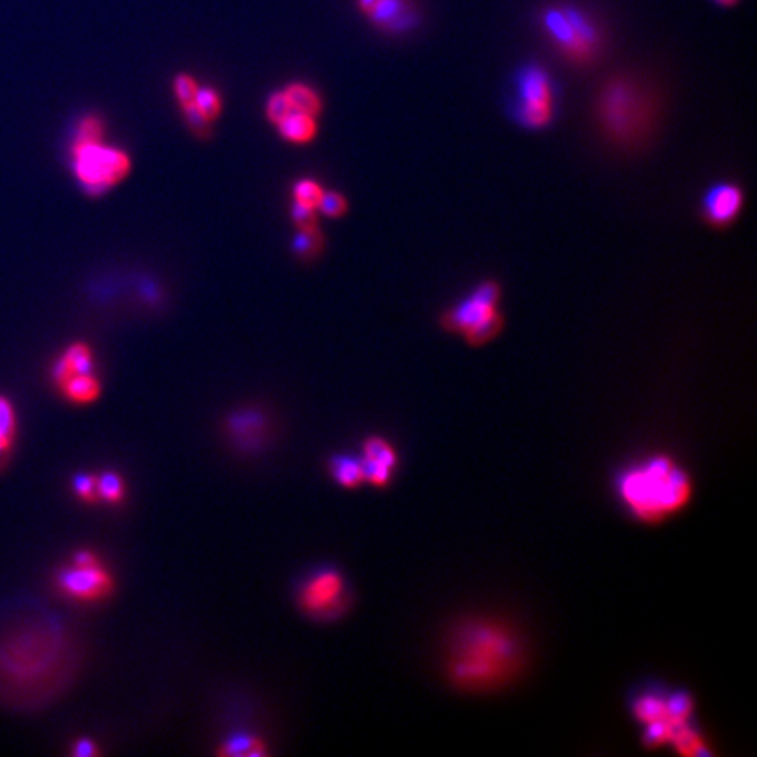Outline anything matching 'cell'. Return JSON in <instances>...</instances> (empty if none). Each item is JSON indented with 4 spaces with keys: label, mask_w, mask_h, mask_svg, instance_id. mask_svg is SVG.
<instances>
[{
    "label": "cell",
    "mask_w": 757,
    "mask_h": 757,
    "mask_svg": "<svg viewBox=\"0 0 757 757\" xmlns=\"http://www.w3.org/2000/svg\"><path fill=\"white\" fill-rule=\"evenodd\" d=\"M524 663V647L509 626L491 619H468L451 632L444 671L463 693H491L511 684Z\"/></svg>",
    "instance_id": "1"
},
{
    "label": "cell",
    "mask_w": 757,
    "mask_h": 757,
    "mask_svg": "<svg viewBox=\"0 0 757 757\" xmlns=\"http://www.w3.org/2000/svg\"><path fill=\"white\" fill-rule=\"evenodd\" d=\"M615 489L630 515L645 524H660L680 514L693 498L688 470L667 455H654L624 468Z\"/></svg>",
    "instance_id": "2"
},
{
    "label": "cell",
    "mask_w": 757,
    "mask_h": 757,
    "mask_svg": "<svg viewBox=\"0 0 757 757\" xmlns=\"http://www.w3.org/2000/svg\"><path fill=\"white\" fill-rule=\"evenodd\" d=\"M596 118L606 137L621 146L642 141L654 118L649 93L628 78L606 81L596 100Z\"/></svg>",
    "instance_id": "3"
},
{
    "label": "cell",
    "mask_w": 757,
    "mask_h": 757,
    "mask_svg": "<svg viewBox=\"0 0 757 757\" xmlns=\"http://www.w3.org/2000/svg\"><path fill=\"white\" fill-rule=\"evenodd\" d=\"M502 288L496 281H485L463 300L440 316V325L449 334L461 335L470 346L479 347L502 334L505 319L498 310Z\"/></svg>",
    "instance_id": "4"
},
{
    "label": "cell",
    "mask_w": 757,
    "mask_h": 757,
    "mask_svg": "<svg viewBox=\"0 0 757 757\" xmlns=\"http://www.w3.org/2000/svg\"><path fill=\"white\" fill-rule=\"evenodd\" d=\"M633 715L645 726V743L660 747L671 743L675 734L689 725L693 715V699L684 691L663 695L660 691H643L633 701Z\"/></svg>",
    "instance_id": "5"
},
{
    "label": "cell",
    "mask_w": 757,
    "mask_h": 757,
    "mask_svg": "<svg viewBox=\"0 0 757 757\" xmlns=\"http://www.w3.org/2000/svg\"><path fill=\"white\" fill-rule=\"evenodd\" d=\"M130 169L132 162L128 154L102 144V139H74L72 171L91 197H98L122 182L130 174Z\"/></svg>",
    "instance_id": "6"
},
{
    "label": "cell",
    "mask_w": 757,
    "mask_h": 757,
    "mask_svg": "<svg viewBox=\"0 0 757 757\" xmlns=\"http://www.w3.org/2000/svg\"><path fill=\"white\" fill-rule=\"evenodd\" d=\"M542 27L550 42L570 60H591L602 44L593 20L577 7H549L542 13Z\"/></svg>",
    "instance_id": "7"
},
{
    "label": "cell",
    "mask_w": 757,
    "mask_h": 757,
    "mask_svg": "<svg viewBox=\"0 0 757 757\" xmlns=\"http://www.w3.org/2000/svg\"><path fill=\"white\" fill-rule=\"evenodd\" d=\"M515 122L530 130L547 128L554 120V85L544 67H522L515 78Z\"/></svg>",
    "instance_id": "8"
},
{
    "label": "cell",
    "mask_w": 757,
    "mask_h": 757,
    "mask_svg": "<svg viewBox=\"0 0 757 757\" xmlns=\"http://www.w3.org/2000/svg\"><path fill=\"white\" fill-rule=\"evenodd\" d=\"M297 602L303 614L312 619H332L349 608L351 593L338 570L321 568L305 578Z\"/></svg>",
    "instance_id": "9"
},
{
    "label": "cell",
    "mask_w": 757,
    "mask_h": 757,
    "mask_svg": "<svg viewBox=\"0 0 757 757\" xmlns=\"http://www.w3.org/2000/svg\"><path fill=\"white\" fill-rule=\"evenodd\" d=\"M55 584L65 596L81 604L102 602L115 591V578L100 561L83 567L74 563L63 567L55 576Z\"/></svg>",
    "instance_id": "10"
},
{
    "label": "cell",
    "mask_w": 757,
    "mask_h": 757,
    "mask_svg": "<svg viewBox=\"0 0 757 757\" xmlns=\"http://www.w3.org/2000/svg\"><path fill=\"white\" fill-rule=\"evenodd\" d=\"M745 197L734 182H715L710 186L701 200L703 219L714 228L731 226L743 209Z\"/></svg>",
    "instance_id": "11"
},
{
    "label": "cell",
    "mask_w": 757,
    "mask_h": 757,
    "mask_svg": "<svg viewBox=\"0 0 757 757\" xmlns=\"http://www.w3.org/2000/svg\"><path fill=\"white\" fill-rule=\"evenodd\" d=\"M95 368L93 353L90 346L85 342H74L70 344L51 368V379L57 386H60L63 381L79 375V374H90Z\"/></svg>",
    "instance_id": "12"
},
{
    "label": "cell",
    "mask_w": 757,
    "mask_h": 757,
    "mask_svg": "<svg viewBox=\"0 0 757 757\" xmlns=\"http://www.w3.org/2000/svg\"><path fill=\"white\" fill-rule=\"evenodd\" d=\"M366 16L377 27L388 31H407L416 22V16L409 11L405 0H377Z\"/></svg>",
    "instance_id": "13"
},
{
    "label": "cell",
    "mask_w": 757,
    "mask_h": 757,
    "mask_svg": "<svg viewBox=\"0 0 757 757\" xmlns=\"http://www.w3.org/2000/svg\"><path fill=\"white\" fill-rule=\"evenodd\" d=\"M57 388L74 405H90L93 402H97L98 396L102 393L100 381L97 379V375L93 372L74 375V377L63 381L60 386H57Z\"/></svg>",
    "instance_id": "14"
},
{
    "label": "cell",
    "mask_w": 757,
    "mask_h": 757,
    "mask_svg": "<svg viewBox=\"0 0 757 757\" xmlns=\"http://www.w3.org/2000/svg\"><path fill=\"white\" fill-rule=\"evenodd\" d=\"M228 428L232 431V435L241 440L244 446H258L265 435L263 428H265V418L260 412L254 411H245V412H235L230 420H228Z\"/></svg>",
    "instance_id": "15"
},
{
    "label": "cell",
    "mask_w": 757,
    "mask_h": 757,
    "mask_svg": "<svg viewBox=\"0 0 757 757\" xmlns=\"http://www.w3.org/2000/svg\"><path fill=\"white\" fill-rule=\"evenodd\" d=\"M16 431H18L16 409L5 394H0V470H4L11 459L13 446L16 440Z\"/></svg>",
    "instance_id": "16"
},
{
    "label": "cell",
    "mask_w": 757,
    "mask_h": 757,
    "mask_svg": "<svg viewBox=\"0 0 757 757\" xmlns=\"http://www.w3.org/2000/svg\"><path fill=\"white\" fill-rule=\"evenodd\" d=\"M330 475L334 477L335 483L346 489H356L364 485V466L362 457L349 455H335L328 461Z\"/></svg>",
    "instance_id": "17"
},
{
    "label": "cell",
    "mask_w": 757,
    "mask_h": 757,
    "mask_svg": "<svg viewBox=\"0 0 757 757\" xmlns=\"http://www.w3.org/2000/svg\"><path fill=\"white\" fill-rule=\"evenodd\" d=\"M277 128H279V134L286 141L297 143V144L310 143L318 134V123L314 120V116L300 113V111H291L282 122L277 125Z\"/></svg>",
    "instance_id": "18"
},
{
    "label": "cell",
    "mask_w": 757,
    "mask_h": 757,
    "mask_svg": "<svg viewBox=\"0 0 757 757\" xmlns=\"http://www.w3.org/2000/svg\"><path fill=\"white\" fill-rule=\"evenodd\" d=\"M282 91L293 111H300L312 116H318L321 113V98L310 87H305L302 83H293Z\"/></svg>",
    "instance_id": "19"
},
{
    "label": "cell",
    "mask_w": 757,
    "mask_h": 757,
    "mask_svg": "<svg viewBox=\"0 0 757 757\" xmlns=\"http://www.w3.org/2000/svg\"><path fill=\"white\" fill-rule=\"evenodd\" d=\"M219 756H265L269 754L265 743L249 734H235L230 740H226L221 749L217 751Z\"/></svg>",
    "instance_id": "20"
},
{
    "label": "cell",
    "mask_w": 757,
    "mask_h": 757,
    "mask_svg": "<svg viewBox=\"0 0 757 757\" xmlns=\"http://www.w3.org/2000/svg\"><path fill=\"white\" fill-rule=\"evenodd\" d=\"M364 459L384 465L388 468L394 470L398 465V455L394 451L393 446L381 439V437H368L364 442Z\"/></svg>",
    "instance_id": "21"
},
{
    "label": "cell",
    "mask_w": 757,
    "mask_h": 757,
    "mask_svg": "<svg viewBox=\"0 0 757 757\" xmlns=\"http://www.w3.org/2000/svg\"><path fill=\"white\" fill-rule=\"evenodd\" d=\"M97 485L100 502H106L109 505H120L125 500V483L120 474L106 470L97 475Z\"/></svg>",
    "instance_id": "22"
},
{
    "label": "cell",
    "mask_w": 757,
    "mask_h": 757,
    "mask_svg": "<svg viewBox=\"0 0 757 757\" xmlns=\"http://www.w3.org/2000/svg\"><path fill=\"white\" fill-rule=\"evenodd\" d=\"M323 234L319 232L318 225L310 228H299V234L295 235L291 247L293 253L300 258H310L318 254L323 249Z\"/></svg>",
    "instance_id": "23"
},
{
    "label": "cell",
    "mask_w": 757,
    "mask_h": 757,
    "mask_svg": "<svg viewBox=\"0 0 757 757\" xmlns=\"http://www.w3.org/2000/svg\"><path fill=\"white\" fill-rule=\"evenodd\" d=\"M323 193H325V189L312 180H302V181L297 182L295 188H293L295 202L307 206V208H312V209H318V206L323 198Z\"/></svg>",
    "instance_id": "24"
},
{
    "label": "cell",
    "mask_w": 757,
    "mask_h": 757,
    "mask_svg": "<svg viewBox=\"0 0 757 757\" xmlns=\"http://www.w3.org/2000/svg\"><path fill=\"white\" fill-rule=\"evenodd\" d=\"M72 489H74V494L88 505H95V503L100 502L98 485H97V475L95 474H78V475H74Z\"/></svg>",
    "instance_id": "25"
},
{
    "label": "cell",
    "mask_w": 757,
    "mask_h": 757,
    "mask_svg": "<svg viewBox=\"0 0 757 757\" xmlns=\"http://www.w3.org/2000/svg\"><path fill=\"white\" fill-rule=\"evenodd\" d=\"M195 106L198 107V111L211 123L221 115V98H219V93L214 90V88H211V87L198 88L197 97H195Z\"/></svg>",
    "instance_id": "26"
},
{
    "label": "cell",
    "mask_w": 757,
    "mask_h": 757,
    "mask_svg": "<svg viewBox=\"0 0 757 757\" xmlns=\"http://www.w3.org/2000/svg\"><path fill=\"white\" fill-rule=\"evenodd\" d=\"M198 88H200L198 83L191 76H188V74H180L174 79V93H176L181 107H186L189 104H195V97H197Z\"/></svg>",
    "instance_id": "27"
},
{
    "label": "cell",
    "mask_w": 757,
    "mask_h": 757,
    "mask_svg": "<svg viewBox=\"0 0 757 757\" xmlns=\"http://www.w3.org/2000/svg\"><path fill=\"white\" fill-rule=\"evenodd\" d=\"M318 209L323 212L328 217H340L347 212V200L344 198L342 193L337 191H325L323 198L318 206Z\"/></svg>",
    "instance_id": "28"
},
{
    "label": "cell",
    "mask_w": 757,
    "mask_h": 757,
    "mask_svg": "<svg viewBox=\"0 0 757 757\" xmlns=\"http://www.w3.org/2000/svg\"><path fill=\"white\" fill-rule=\"evenodd\" d=\"M291 111L293 109H291L284 91H275L271 95V98L267 102V116L273 125H279Z\"/></svg>",
    "instance_id": "29"
},
{
    "label": "cell",
    "mask_w": 757,
    "mask_h": 757,
    "mask_svg": "<svg viewBox=\"0 0 757 757\" xmlns=\"http://www.w3.org/2000/svg\"><path fill=\"white\" fill-rule=\"evenodd\" d=\"M182 111H184L186 122L197 135L208 137L211 134V122L198 111V107L195 104H189V106L182 107Z\"/></svg>",
    "instance_id": "30"
},
{
    "label": "cell",
    "mask_w": 757,
    "mask_h": 757,
    "mask_svg": "<svg viewBox=\"0 0 757 757\" xmlns=\"http://www.w3.org/2000/svg\"><path fill=\"white\" fill-rule=\"evenodd\" d=\"M102 132H104L102 122L97 116H87L83 122L79 123L74 139H81V141L102 139Z\"/></svg>",
    "instance_id": "31"
},
{
    "label": "cell",
    "mask_w": 757,
    "mask_h": 757,
    "mask_svg": "<svg viewBox=\"0 0 757 757\" xmlns=\"http://www.w3.org/2000/svg\"><path fill=\"white\" fill-rule=\"evenodd\" d=\"M316 209H312V208H307V206H302V204H293V208H291V217H293V223L299 226V228H310V226H316L318 225V217H316Z\"/></svg>",
    "instance_id": "32"
},
{
    "label": "cell",
    "mask_w": 757,
    "mask_h": 757,
    "mask_svg": "<svg viewBox=\"0 0 757 757\" xmlns=\"http://www.w3.org/2000/svg\"><path fill=\"white\" fill-rule=\"evenodd\" d=\"M70 754L76 757H90L100 754V749L95 745V742H91L90 738H79L74 742Z\"/></svg>",
    "instance_id": "33"
},
{
    "label": "cell",
    "mask_w": 757,
    "mask_h": 757,
    "mask_svg": "<svg viewBox=\"0 0 757 757\" xmlns=\"http://www.w3.org/2000/svg\"><path fill=\"white\" fill-rule=\"evenodd\" d=\"M100 559H98V556L95 554V552H91L88 549H85V550H78V552H74V556H72V563L74 565H93V563H98Z\"/></svg>",
    "instance_id": "34"
},
{
    "label": "cell",
    "mask_w": 757,
    "mask_h": 757,
    "mask_svg": "<svg viewBox=\"0 0 757 757\" xmlns=\"http://www.w3.org/2000/svg\"><path fill=\"white\" fill-rule=\"evenodd\" d=\"M714 2L719 4V5H723V7H733V5L738 4V0H714Z\"/></svg>",
    "instance_id": "35"
}]
</instances>
